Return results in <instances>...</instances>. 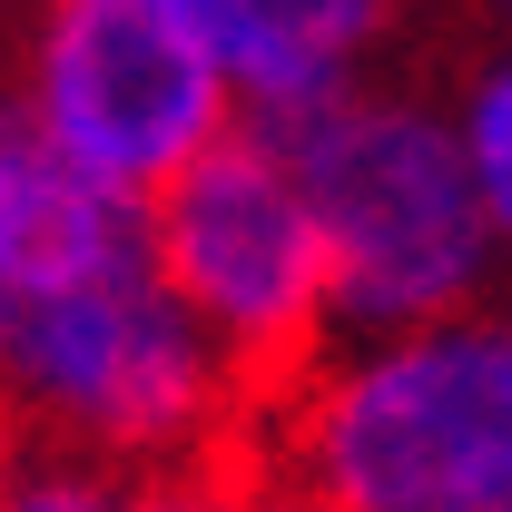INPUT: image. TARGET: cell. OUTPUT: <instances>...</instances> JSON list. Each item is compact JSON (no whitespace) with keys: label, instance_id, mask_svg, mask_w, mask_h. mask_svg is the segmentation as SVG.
Here are the masks:
<instances>
[{"label":"cell","instance_id":"cell-1","mask_svg":"<svg viewBox=\"0 0 512 512\" xmlns=\"http://www.w3.org/2000/svg\"><path fill=\"white\" fill-rule=\"evenodd\" d=\"M256 138L306 178L325 227V286L355 325H414L453 306L483 266V178L473 148L394 99H256Z\"/></svg>","mask_w":512,"mask_h":512},{"label":"cell","instance_id":"cell-2","mask_svg":"<svg viewBox=\"0 0 512 512\" xmlns=\"http://www.w3.org/2000/svg\"><path fill=\"white\" fill-rule=\"evenodd\" d=\"M325 512H512V335H404L306 434Z\"/></svg>","mask_w":512,"mask_h":512},{"label":"cell","instance_id":"cell-3","mask_svg":"<svg viewBox=\"0 0 512 512\" xmlns=\"http://www.w3.org/2000/svg\"><path fill=\"white\" fill-rule=\"evenodd\" d=\"M148 237H158V276L247 365H286L316 335V316L335 306L325 227L306 207V178L256 128H217L178 178H158Z\"/></svg>","mask_w":512,"mask_h":512},{"label":"cell","instance_id":"cell-4","mask_svg":"<svg viewBox=\"0 0 512 512\" xmlns=\"http://www.w3.org/2000/svg\"><path fill=\"white\" fill-rule=\"evenodd\" d=\"M40 119L79 168L158 188L227 128V60L168 0H60L40 50Z\"/></svg>","mask_w":512,"mask_h":512},{"label":"cell","instance_id":"cell-5","mask_svg":"<svg viewBox=\"0 0 512 512\" xmlns=\"http://www.w3.org/2000/svg\"><path fill=\"white\" fill-rule=\"evenodd\" d=\"M188 316L197 306L168 276L128 266V276L30 296L10 325V355H20L30 394H50L60 414L119 434V444H158L207 414V345Z\"/></svg>","mask_w":512,"mask_h":512},{"label":"cell","instance_id":"cell-6","mask_svg":"<svg viewBox=\"0 0 512 512\" xmlns=\"http://www.w3.org/2000/svg\"><path fill=\"white\" fill-rule=\"evenodd\" d=\"M158 266V237L138 227L119 178L79 168L50 119H0V276L10 296H60L89 276H128Z\"/></svg>","mask_w":512,"mask_h":512},{"label":"cell","instance_id":"cell-7","mask_svg":"<svg viewBox=\"0 0 512 512\" xmlns=\"http://www.w3.org/2000/svg\"><path fill=\"white\" fill-rule=\"evenodd\" d=\"M197 40L247 79V99H325L345 89V60L384 30L394 0H168Z\"/></svg>","mask_w":512,"mask_h":512},{"label":"cell","instance_id":"cell-8","mask_svg":"<svg viewBox=\"0 0 512 512\" xmlns=\"http://www.w3.org/2000/svg\"><path fill=\"white\" fill-rule=\"evenodd\" d=\"M463 148H473V178H483V207H493V227L512 237V60L483 79V99H473V128H463Z\"/></svg>","mask_w":512,"mask_h":512},{"label":"cell","instance_id":"cell-9","mask_svg":"<svg viewBox=\"0 0 512 512\" xmlns=\"http://www.w3.org/2000/svg\"><path fill=\"white\" fill-rule=\"evenodd\" d=\"M10 512H119L109 493H89V483H40V493H20Z\"/></svg>","mask_w":512,"mask_h":512},{"label":"cell","instance_id":"cell-10","mask_svg":"<svg viewBox=\"0 0 512 512\" xmlns=\"http://www.w3.org/2000/svg\"><path fill=\"white\" fill-rule=\"evenodd\" d=\"M128 512H207L197 493H158V503H128Z\"/></svg>","mask_w":512,"mask_h":512}]
</instances>
